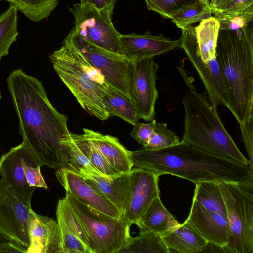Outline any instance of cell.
I'll return each instance as SVG.
<instances>
[{
	"instance_id": "6da1fadb",
	"label": "cell",
	"mask_w": 253,
	"mask_h": 253,
	"mask_svg": "<svg viewBox=\"0 0 253 253\" xmlns=\"http://www.w3.org/2000/svg\"><path fill=\"white\" fill-rule=\"evenodd\" d=\"M19 122V132L43 166L67 168L68 149L61 141L69 136L68 117L50 102L42 82L21 69L6 79Z\"/></svg>"
},
{
	"instance_id": "7a4b0ae2",
	"label": "cell",
	"mask_w": 253,
	"mask_h": 253,
	"mask_svg": "<svg viewBox=\"0 0 253 253\" xmlns=\"http://www.w3.org/2000/svg\"><path fill=\"white\" fill-rule=\"evenodd\" d=\"M133 167L159 176L171 174L195 184L202 182L253 181V167L207 152L182 140L168 148L130 151Z\"/></svg>"
},
{
	"instance_id": "3957f363",
	"label": "cell",
	"mask_w": 253,
	"mask_h": 253,
	"mask_svg": "<svg viewBox=\"0 0 253 253\" xmlns=\"http://www.w3.org/2000/svg\"><path fill=\"white\" fill-rule=\"evenodd\" d=\"M219 29L215 57L228 90L227 108L240 125L253 119V28Z\"/></svg>"
},
{
	"instance_id": "277c9868",
	"label": "cell",
	"mask_w": 253,
	"mask_h": 253,
	"mask_svg": "<svg viewBox=\"0 0 253 253\" xmlns=\"http://www.w3.org/2000/svg\"><path fill=\"white\" fill-rule=\"evenodd\" d=\"M184 131L181 140L212 155L253 167L226 131L217 107L193 86L183 96Z\"/></svg>"
},
{
	"instance_id": "5b68a950",
	"label": "cell",
	"mask_w": 253,
	"mask_h": 253,
	"mask_svg": "<svg viewBox=\"0 0 253 253\" xmlns=\"http://www.w3.org/2000/svg\"><path fill=\"white\" fill-rule=\"evenodd\" d=\"M49 58L59 78L82 107L92 116L107 120L110 116L101 97L109 84L101 72L65 40Z\"/></svg>"
},
{
	"instance_id": "8992f818",
	"label": "cell",
	"mask_w": 253,
	"mask_h": 253,
	"mask_svg": "<svg viewBox=\"0 0 253 253\" xmlns=\"http://www.w3.org/2000/svg\"><path fill=\"white\" fill-rule=\"evenodd\" d=\"M218 20L211 16L197 26L182 30L180 48L197 71L204 86L205 94L214 105L228 101V90L215 57L219 30Z\"/></svg>"
},
{
	"instance_id": "52a82bcc",
	"label": "cell",
	"mask_w": 253,
	"mask_h": 253,
	"mask_svg": "<svg viewBox=\"0 0 253 253\" xmlns=\"http://www.w3.org/2000/svg\"><path fill=\"white\" fill-rule=\"evenodd\" d=\"M218 183L229 228L224 252L253 253V181Z\"/></svg>"
},
{
	"instance_id": "ba28073f",
	"label": "cell",
	"mask_w": 253,
	"mask_h": 253,
	"mask_svg": "<svg viewBox=\"0 0 253 253\" xmlns=\"http://www.w3.org/2000/svg\"><path fill=\"white\" fill-rule=\"evenodd\" d=\"M85 232L92 253H118L130 237L125 219L104 213L69 193L65 197Z\"/></svg>"
},
{
	"instance_id": "9c48e42d",
	"label": "cell",
	"mask_w": 253,
	"mask_h": 253,
	"mask_svg": "<svg viewBox=\"0 0 253 253\" xmlns=\"http://www.w3.org/2000/svg\"><path fill=\"white\" fill-rule=\"evenodd\" d=\"M42 166L31 149L23 141L0 158V180L22 203L31 207V199L36 188H47L41 172Z\"/></svg>"
},
{
	"instance_id": "30bf717a",
	"label": "cell",
	"mask_w": 253,
	"mask_h": 253,
	"mask_svg": "<svg viewBox=\"0 0 253 253\" xmlns=\"http://www.w3.org/2000/svg\"><path fill=\"white\" fill-rule=\"evenodd\" d=\"M103 75L106 83L131 101L133 61L124 55L100 48L72 29L64 39Z\"/></svg>"
},
{
	"instance_id": "8fae6325",
	"label": "cell",
	"mask_w": 253,
	"mask_h": 253,
	"mask_svg": "<svg viewBox=\"0 0 253 253\" xmlns=\"http://www.w3.org/2000/svg\"><path fill=\"white\" fill-rule=\"evenodd\" d=\"M75 18L74 32L91 43L107 51L123 55L120 34L112 22V14L80 2L69 8Z\"/></svg>"
},
{
	"instance_id": "7c38bea8",
	"label": "cell",
	"mask_w": 253,
	"mask_h": 253,
	"mask_svg": "<svg viewBox=\"0 0 253 253\" xmlns=\"http://www.w3.org/2000/svg\"><path fill=\"white\" fill-rule=\"evenodd\" d=\"M133 63L131 102L139 118L151 122L154 119L159 95L156 87L159 65L153 58L134 60Z\"/></svg>"
},
{
	"instance_id": "4fadbf2b",
	"label": "cell",
	"mask_w": 253,
	"mask_h": 253,
	"mask_svg": "<svg viewBox=\"0 0 253 253\" xmlns=\"http://www.w3.org/2000/svg\"><path fill=\"white\" fill-rule=\"evenodd\" d=\"M0 180V234L28 248L27 222L30 209Z\"/></svg>"
},
{
	"instance_id": "5bb4252c",
	"label": "cell",
	"mask_w": 253,
	"mask_h": 253,
	"mask_svg": "<svg viewBox=\"0 0 253 253\" xmlns=\"http://www.w3.org/2000/svg\"><path fill=\"white\" fill-rule=\"evenodd\" d=\"M159 176L141 168L130 171V193L123 218L128 225L136 224L153 200L160 197Z\"/></svg>"
},
{
	"instance_id": "9a60e30c",
	"label": "cell",
	"mask_w": 253,
	"mask_h": 253,
	"mask_svg": "<svg viewBox=\"0 0 253 253\" xmlns=\"http://www.w3.org/2000/svg\"><path fill=\"white\" fill-rule=\"evenodd\" d=\"M55 176L66 192L82 203L112 217H122L114 204L96 191L74 169H57Z\"/></svg>"
},
{
	"instance_id": "2e32d148",
	"label": "cell",
	"mask_w": 253,
	"mask_h": 253,
	"mask_svg": "<svg viewBox=\"0 0 253 253\" xmlns=\"http://www.w3.org/2000/svg\"><path fill=\"white\" fill-rule=\"evenodd\" d=\"M29 245L27 253H62L57 221L40 215L30 208L27 222Z\"/></svg>"
},
{
	"instance_id": "e0dca14e",
	"label": "cell",
	"mask_w": 253,
	"mask_h": 253,
	"mask_svg": "<svg viewBox=\"0 0 253 253\" xmlns=\"http://www.w3.org/2000/svg\"><path fill=\"white\" fill-rule=\"evenodd\" d=\"M119 40L124 55L132 61L154 57L180 47L181 40H171L163 34L155 36L147 31L144 34L120 35Z\"/></svg>"
},
{
	"instance_id": "ac0fdd59",
	"label": "cell",
	"mask_w": 253,
	"mask_h": 253,
	"mask_svg": "<svg viewBox=\"0 0 253 253\" xmlns=\"http://www.w3.org/2000/svg\"><path fill=\"white\" fill-rule=\"evenodd\" d=\"M186 221L208 242L224 250L228 245L229 228L227 217L202 207L193 200Z\"/></svg>"
},
{
	"instance_id": "d6986e66",
	"label": "cell",
	"mask_w": 253,
	"mask_h": 253,
	"mask_svg": "<svg viewBox=\"0 0 253 253\" xmlns=\"http://www.w3.org/2000/svg\"><path fill=\"white\" fill-rule=\"evenodd\" d=\"M74 169L96 191L114 204L123 218L130 193V171L108 176L83 169Z\"/></svg>"
},
{
	"instance_id": "ffe728a7",
	"label": "cell",
	"mask_w": 253,
	"mask_h": 253,
	"mask_svg": "<svg viewBox=\"0 0 253 253\" xmlns=\"http://www.w3.org/2000/svg\"><path fill=\"white\" fill-rule=\"evenodd\" d=\"M84 135L97 148L108 162L120 173L129 172L133 164L127 150L119 139L88 128H83Z\"/></svg>"
},
{
	"instance_id": "44dd1931",
	"label": "cell",
	"mask_w": 253,
	"mask_h": 253,
	"mask_svg": "<svg viewBox=\"0 0 253 253\" xmlns=\"http://www.w3.org/2000/svg\"><path fill=\"white\" fill-rule=\"evenodd\" d=\"M169 253H198L204 252L208 242L186 220L161 236Z\"/></svg>"
},
{
	"instance_id": "7402d4cb",
	"label": "cell",
	"mask_w": 253,
	"mask_h": 253,
	"mask_svg": "<svg viewBox=\"0 0 253 253\" xmlns=\"http://www.w3.org/2000/svg\"><path fill=\"white\" fill-rule=\"evenodd\" d=\"M179 224L164 207L160 197L153 200L136 224L140 231H152L161 236Z\"/></svg>"
},
{
	"instance_id": "603a6c76",
	"label": "cell",
	"mask_w": 253,
	"mask_h": 253,
	"mask_svg": "<svg viewBox=\"0 0 253 253\" xmlns=\"http://www.w3.org/2000/svg\"><path fill=\"white\" fill-rule=\"evenodd\" d=\"M101 100L110 117H118L132 125L139 122V118L131 101L110 85Z\"/></svg>"
},
{
	"instance_id": "cb8c5ba5",
	"label": "cell",
	"mask_w": 253,
	"mask_h": 253,
	"mask_svg": "<svg viewBox=\"0 0 253 253\" xmlns=\"http://www.w3.org/2000/svg\"><path fill=\"white\" fill-rule=\"evenodd\" d=\"M195 185L193 200L206 210L227 217L226 207L219 183L202 182Z\"/></svg>"
},
{
	"instance_id": "d4e9b609",
	"label": "cell",
	"mask_w": 253,
	"mask_h": 253,
	"mask_svg": "<svg viewBox=\"0 0 253 253\" xmlns=\"http://www.w3.org/2000/svg\"><path fill=\"white\" fill-rule=\"evenodd\" d=\"M169 253L161 236L152 231H140L135 237L130 236L118 253Z\"/></svg>"
},
{
	"instance_id": "484cf974",
	"label": "cell",
	"mask_w": 253,
	"mask_h": 253,
	"mask_svg": "<svg viewBox=\"0 0 253 253\" xmlns=\"http://www.w3.org/2000/svg\"><path fill=\"white\" fill-rule=\"evenodd\" d=\"M18 9L10 4L9 8L0 15V61L9 53L11 45L16 41Z\"/></svg>"
},
{
	"instance_id": "4316f807",
	"label": "cell",
	"mask_w": 253,
	"mask_h": 253,
	"mask_svg": "<svg viewBox=\"0 0 253 253\" xmlns=\"http://www.w3.org/2000/svg\"><path fill=\"white\" fill-rule=\"evenodd\" d=\"M70 135L82 152L99 171L108 176L121 173L108 162L97 148L84 134H77L70 132Z\"/></svg>"
},
{
	"instance_id": "83f0119b",
	"label": "cell",
	"mask_w": 253,
	"mask_h": 253,
	"mask_svg": "<svg viewBox=\"0 0 253 253\" xmlns=\"http://www.w3.org/2000/svg\"><path fill=\"white\" fill-rule=\"evenodd\" d=\"M27 18L38 22L48 17L58 4L54 0H5Z\"/></svg>"
},
{
	"instance_id": "f1b7e54d",
	"label": "cell",
	"mask_w": 253,
	"mask_h": 253,
	"mask_svg": "<svg viewBox=\"0 0 253 253\" xmlns=\"http://www.w3.org/2000/svg\"><path fill=\"white\" fill-rule=\"evenodd\" d=\"M147 8L164 18L171 19L175 14L199 3L200 0H145Z\"/></svg>"
},
{
	"instance_id": "f546056e",
	"label": "cell",
	"mask_w": 253,
	"mask_h": 253,
	"mask_svg": "<svg viewBox=\"0 0 253 253\" xmlns=\"http://www.w3.org/2000/svg\"><path fill=\"white\" fill-rule=\"evenodd\" d=\"M211 11L201 2L174 15L170 19L180 29H183L198 22L211 17Z\"/></svg>"
},
{
	"instance_id": "4dcf8cb0",
	"label": "cell",
	"mask_w": 253,
	"mask_h": 253,
	"mask_svg": "<svg viewBox=\"0 0 253 253\" xmlns=\"http://www.w3.org/2000/svg\"><path fill=\"white\" fill-rule=\"evenodd\" d=\"M180 139L173 131L168 128L164 123H157L146 150H153L168 148L177 144Z\"/></svg>"
},
{
	"instance_id": "1f68e13d",
	"label": "cell",
	"mask_w": 253,
	"mask_h": 253,
	"mask_svg": "<svg viewBox=\"0 0 253 253\" xmlns=\"http://www.w3.org/2000/svg\"><path fill=\"white\" fill-rule=\"evenodd\" d=\"M59 227L62 253H92L88 248L67 226L64 219L56 212Z\"/></svg>"
},
{
	"instance_id": "d6a6232c",
	"label": "cell",
	"mask_w": 253,
	"mask_h": 253,
	"mask_svg": "<svg viewBox=\"0 0 253 253\" xmlns=\"http://www.w3.org/2000/svg\"><path fill=\"white\" fill-rule=\"evenodd\" d=\"M61 143L66 146L68 149L69 166L67 168L70 167L77 169H83L95 173H101L75 144L70 135V132L69 136L62 139Z\"/></svg>"
},
{
	"instance_id": "836d02e7",
	"label": "cell",
	"mask_w": 253,
	"mask_h": 253,
	"mask_svg": "<svg viewBox=\"0 0 253 253\" xmlns=\"http://www.w3.org/2000/svg\"><path fill=\"white\" fill-rule=\"evenodd\" d=\"M213 14L216 19L253 15V0H229Z\"/></svg>"
},
{
	"instance_id": "e575fe53",
	"label": "cell",
	"mask_w": 253,
	"mask_h": 253,
	"mask_svg": "<svg viewBox=\"0 0 253 253\" xmlns=\"http://www.w3.org/2000/svg\"><path fill=\"white\" fill-rule=\"evenodd\" d=\"M156 123L155 119H153L148 123L139 122L133 125L132 129L129 135L138 143L145 147L148 143Z\"/></svg>"
},
{
	"instance_id": "d590c367",
	"label": "cell",
	"mask_w": 253,
	"mask_h": 253,
	"mask_svg": "<svg viewBox=\"0 0 253 253\" xmlns=\"http://www.w3.org/2000/svg\"><path fill=\"white\" fill-rule=\"evenodd\" d=\"M242 137L249 161L253 164V119L240 125Z\"/></svg>"
},
{
	"instance_id": "8d00e7d4",
	"label": "cell",
	"mask_w": 253,
	"mask_h": 253,
	"mask_svg": "<svg viewBox=\"0 0 253 253\" xmlns=\"http://www.w3.org/2000/svg\"><path fill=\"white\" fill-rule=\"evenodd\" d=\"M27 248L11 241L0 234V253H27Z\"/></svg>"
},
{
	"instance_id": "74e56055",
	"label": "cell",
	"mask_w": 253,
	"mask_h": 253,
	"mask_svg": "<svg viewBox=\"0 0 253 253\" xmlns=\"http://www.w3.org/2000/svg\"><path fill=\"white\" fill-rule=\"evenodd\" d=\"M117 0H80L82 4H88L98 9H104L113 14Z\"/></svg>"
},
{
	"instance_id": "f35d334b",
	"label": "cell",
	"mask_w": 253,
	"mask_h": 253,
	"mask_svg": "<svg viewBox=\"0 0 253 253\" xmlns=\"http://www.w3.org/2000/svg\"><path fill=\"white\" fill-rule=\"evenodd\" d=\"M229 0H212L209 5V7L211 10L212 13H213L222 7Z\"/></svg>"
},
{
	"instance_id": "ab89813d",
	"label": "cell",
	"mask_w": 253,
	"mask_h": 253,
	"mask_svg": "<svg viewBox=\"0 0 253 253\" xmlns=\"http://www.w3.org/2000/svg\"><path fill=\"white\" fill-rule=\"evenodd\" d=\"M200 2L207 5L209 7L212 0H200Z\"/></svg>"
},
{
	"instance_id": "60d3db41",
	"label": "cell",
	"mask_w": 253,
	"mask_h": 253,
	"mask_svg": "<svg viewBox=\"0 0 253 253\" xmlns=\"http://www.w3.org/2000/svg\"><path fill=\"white\" fill-rule=\"evenodd\" d=\"M1 99V92L0 91V103Z\"/></svg>"
},
{
	"instance_id": "b9f144b4",
	"label": "cell",
	"mask_w": 253,
	"mask_h": 253,
	"mask_svg": "<svg viewBox=\"0 0 253 253\" xmlns=\"http://www.w3.org/2000/svg\"><path fill=\"white\" fill-rule=\"evenodd\" d=\"M1 0H0V1H1Z\"/></svg>"
}]
</instances>
